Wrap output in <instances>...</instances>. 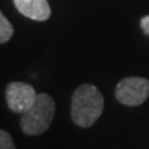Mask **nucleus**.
Listing matches in <instances>:
<instances>
[{"label": "nucleus", "mask_w": 149, "mask_h": 149, "mask_svg": "<svg viewBox=\"0 0 149 149\" xmlns=\"http://www.w3.org/2000/svg\"><path fill=\"white\" fill-rule=\"evenodd\" d=\"M104 108V100L95 85L85 83L76 88L72 95L71 118L78 127L88 128L101 117Z\"/></svg>", "instance_id": "f257e3e1"}, {"label": "nucleus", "mask_w": 149, "mask_h": 149, "mask_svg": "<svg viewBox=\"0 0 149 149\" xmlns=\"http://www.w3.org/2000/svg\"><path fill=\"white\" fill-rule=\"evenodd\" d=\"M55 101L47 93H37V98L21 114V130L26 136H40L49 129L55 117Z\"/></svg>", "instance_id": "f03ea898"}, {"label": "nucleus", "mask_w": 149, "mask_h": 149, "mask_svg": "<svg viewBox=\"0 0 149 149\" xmlns=\"http://www.w3.org/2000/svg\"><path fill=\"white\" fill-rule=\"evenodd\" d=\"M114 96L119 103L125 106H141L149 97V80L129 76L118 82Z\"/></svg>", "instance_id": "7ed1b4c3"}, {"label": "nucleus", "mask_w": 149, "mask_h": 149, "mask_svg": "<svg viewBox=\"0 0 149 149\" xmlns=\"http://www.w3.org/2000/svg\"><path fill=\"white\" fill-rule=\"evenodd\" d=\"M5 97L8 107L14 113H24L34 104L37 98L35 88L29 83L10 82L6 86Z\"/></svg>", "instance_id": "20e7f679"}, {"label": "nucleus", "mask_w": 149, "mask_h": 149, "mask_svg": "<svg viewBox=\"0 0 149 149\" xmlns=\"http://www.w3.org/2000/svg\"><path fill=\"white\" fill-rule=\"evenodd\" d=\"M17 11L35 21H46L51 16L47 0H14Z\"/></svg>", "instance_id": "39448f33"}, {"label": "nucleus", "mask_w": 149, "mask_h": 149, "mask_svg": "<svg viewBox=\"0 0 149 149\" xmlns=\"http://www.w3.org/2000/svg\"><path fill=\"white\" fill-rule=\"evenodd\" d=\"M14 35V27L10 24V21L5 17V15L0 14V42L5 44L13 37Z\"/></svg>", "instance_id": "423d86ee"}, {"label": "nucleus", "mask_w": 149, "mask_h": 149, "mask_svg": "<svg viewBox=\"0 0 149 149\" xmlns=\"http://www.w3.org/2000/svg\"><path fill=\"white\" fill-rule=\"evenodd\" d=\"M0 149H16L11 136L6 130H0Z\"/></svg>", "instance_id": "0eeeda50"}, {"label": "nucleus", "mask_w": 149, "mask_h": 149, "mask_svg": "<svg viewBox=\"0 0 149 149\" xmlns=\"http://www.w3.org/2000/svg\"><path fill=\"white\" fill-rule=\"evenodd\" d=\"M141 27H142V30L144 31V34L149 36V15L142 17V20H141Z\"/></svg>", "instance_id": "6e6552de"}]
</instances>
